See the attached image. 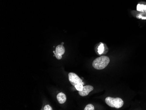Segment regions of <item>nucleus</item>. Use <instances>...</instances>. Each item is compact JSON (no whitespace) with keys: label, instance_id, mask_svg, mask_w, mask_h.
Instances as JSON below:
<instances>
[{"label":"nucleus","instance_id":"f257e3e1","mask_svg":"<svg viewBox=\"0 0 146 110\" xmlns=\"http://www.w3.org/2000/svg\"><path fill=\"white\" fill-rule=\"evenodd\" d=\"M110 62V58L108 57L102 56L94 60L93 61L92 66L96 69H103L108 65Z\"/></svg>","mask_w":146,"mask_h":110},{"label":"nucleus","instance_id":"f03ea898","mask_svg":"<svg viewBox=\"0 0 146 110\" xmlns=\"http://www.w3.org/2000/svg\"><path fill=\"white\" fill-rule=\"evenodd\" d=\"M106 103L111 107L120 108L124 104L123 101L120 98H113L111 97H107L105 99Z\"/></svg>","mask_w":146,"mask_h":110},{"label":"nucleus","instance_id":"7ed1b4c3","mask_svg":"<svg viewBox=\"0 0 146 110\" xmlns=\"http://www.w3.org/2000/svg\"><path fill=\"white\" fill-rule=\"evenodd\" d=\"M68 78L70 82L73 86H75L79 83H82L83 81L76 74L70 73L68 74Z\"/></svg>","mask_w":146,"mask_h":110},{"label":"nucleus","instance_id":"20e7f679","mask_svg":"<svg viewBox=\"0 0 146 110\" xmlns=\"http://www.w3.org/2000/svg\"><path fill=\"white\" fill-rule=\"evenodd\" d=\"M65 50L63 45H58L56 47L55 50V57L58 60H60L62 59V55L64 54Z\"/></svg>","mask_w":146,"mask_h":110},{"label":"nucleus","instance_id":"39448f33","mask_svg":"<svg viewBox=\"0 0 146 110\" xmlns=\"http://www.w3.org/2000/svg\"><path fill=\"white\" fill-rule=\"evenodd\" d=\"M94 89V87L90 85H87L84 86L83 90L81 91H79V94L82 97H85L87 96L90 92Z\"/></svg>","mask_w":146,"mask_h":110},{"label":"nucleus","instance_id":"423d86ee","mask_svg":"<svg viewBox=\"0 0 146 110\" xmlns=\"http://www.w3.org/2000/svg\"><path fill=\"white\" fill-rule=\"evenodd\" d=\"M56 98H57V101L59 102V103H60V104H63V103H64L67 100L66 96L64 93L62 92L58 93L57 94Z\"/></svg>","mask_w":146,"mask_h":110},{"label":"nucleus","instance_id":"0eeeda50","mask_svg":"<svg viewBox=\"0 0 146 110\" xmlns=\"http://www.w3.org/2000/svg\"><path fill=\"white\" fill-rule=\"evenodd\" d=\"M137 9L138 11H143L146 10V5L138 4Z\"/></svg>","mask_w":146,"mask_h":110},{"label":"nucleus","instance_id":"6e6552de","mask_svg":"<svg viewBox=\"0 0 146 110\" xmlns=\"http://www.w3.org/2000/svg\"><path fill=\"white\" fill-rule=\"evenodd\" d=\"M84 83H79L75 85V88L77 90H78V91H81L83 90V85Z\"/></svg>","mask_w":146,"mask_h":110},{"label":"nucleus","instance_id":"1a4fd4ad","mask_svg":"<svg viewBox=\"0 0 146 110\" xmlns=\"http://www.w3.org/2000/svg\"><path fill=\"white\" fill-rule=\"evenodd\" d=\"M95 110V107H94L93 105L92 104H88L87 105L85 108H84V110Z\"/></svg>","mask_w":146,"mask_h":110},{"label":"nucleus","instance_id":"9d476101","mask_svg":"<svg viewBox=\"0 0 146 110\" xmlns=\"http://www.w3.org/2000/svg\"><path fill=\"white\" fill-rule=\"evenodd\" d=\"M104 45L102 43L100 45L98 48V52L99 54H102L104 51Z\"/></svg>","mask_w":146,"mask_h":110},{"label":"nucleus","instance_id":"9b49d317","mask_svg":"<svg viewBox=\"0 0 146 110\" xmlns=\"http://www.w3.org/2000/svg\"><path fill=\"white\" fill-rule=\"evenodd\" d=\"M44 110H52V108L49 105H46L44 107Z\"/></svg>","mask_w":146,"mask_h":110},{"label":"nucleus","instance_id":"f8f14e48","mask_svg":"<svg viewBox=\"0 0 146 110\" xmlns=\"http://www.w3.org/2000/svg\"><path fill=\"white\" fill-rule=\"evenodd\" d=\"M53 52H54V54H55V51H53Z\"/></svg>","mask_w":146,"mask_h":110}]
</instances>
